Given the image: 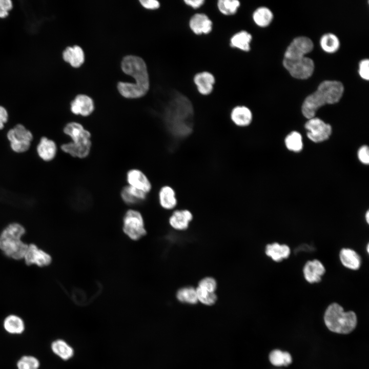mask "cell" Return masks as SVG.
Returning <instances> with one entry per match:
<instances>
[{"mask_svg":"<svg viewBox=\"0 0 369 369\" xmlns=\"http://www.w3.org/2000/svg\"><path fill=\"white\" fill-rule=\"evenodd\" d=\"M240 5V2L237 0H219L217 3L219 11L225 15L234 14Z\"/></svg>","mask_w":369,"mask_h":369,"instance_id":"33","label":"cell"},{"mask_svg":"<svg viewBox=\"0 0 369 369\" xmlns=\"http://www.w3.org/2000/svg\"><path fill=\"white\" fill-rule=\"evenodd\" d=\"M12 7V3L10 0H0V17H6Z\"/></svg>","mask_w":369,"mask_h":369,"instance_id":"39","label":"cell"},{"mask_svg":"<svg viewBox=\"0 0 369 369\" xmlns=\"http://www.w3.org/2000/svg\"><path fill=\"white\" fill-rule=\"evenodd\" d=\"M230 118L235 126L246 127L251 124L253 115L251 110L247 107L237 106L231 110Z\"/></svg>","mask_w":369,"mask_h":369,"instance_id":"17","label":"cell"},{"mask_svg":"<svg viewBox=\"0 0 369 369\" xmlns=\"http://www.w3.org/2000/svg\"><path fill=\"white\" fill-rule=\"evenodd\" d=\"M123 231L131 239L137 240L146 234L141 214L136 210L129 209L123 218Z\"/></svg>","mask_w":369,"mask_h":369,"instance_id":"7","label":"cell"},{"mask_svg":"<svg viewBox=\"0 0 369 369\" xmlns=\"http://www.w3.org/2000/svg\"><path fill=\"white\" fill-rule=\"evenodd\" d=\"M325 272L323 264L317 259L306 262L303 269L305 279L311 283L319 282Z\"/></svg>","mask_w":369,"mask_h":369,"instance_id":"15","label":"cell"},{"mask_svg":"<svg viewBox=\"0 0 369 369\" xmlns=\"http://www.w3.org/2000/svg\"><path fill=\"white\" fill-rule=\"evenodd\" d=\"M158 200L163 209H174L177 203L176 192L174 189L168 185L162 187L158 192Z\"/></svg>","mask_w":369,"mask_h":369,"instance_id":"21","label":"cell"},{"mask_svg":"<svg viewBox=\"0 0 369 369\" xmlns=\"http://www.w3.org/2000/svg\"><path fill=\"white\" fill-rule=\"evenodd\" d=\"M8 119V114L7 110L0 106V130L4 128V124L7 122Z\"/></svg>","mask_w":369,"mask_h":369,"instance_id":"42","label":"cell"},{"mask_svg":"<svg viewBox=\"0 0 369 369\" xmlns=\"http://www.w3.org/2000/svg\"><path fill=\"white\" fill-rule=\"evenodd\" d=\"M358 156L359 159L361 162L367 165L369 162V151L368 147L366 146L361 147L358 151Z\"/></svg>","mask_w":369,"mask_h":369,"instance_id":"40","label":"cell"},{"mask_svg":"<svg viewBox=\"0 0 369 369\" xmlns=\"http://www.w3.org/2000/svg\"><path fill=\"white\" fill-rule=\"evenodd\" d=\"M193 219L192 213L188 210H177L175 211L169 219L170 225L175 230H184L187 229Z\"/></svg>","mask_w":369,"mask_h":369,"instance_id":"19","label":"cell"},{"mask_svg":"<svg viewBox=\"0 0 369 369\" xmlns=\"http://www.w3.org/2000/svg\"><path fill=\"white\" fill-rule=\"evenodd\" d=\"M308 138L315 142L323 141L329 138L332 133L331 126L321 119L313 117L308 119L305 124Z\"/></svg>","mask_w":369,"mask_h":369,"instance_id":"10","label":"cell"},{"mask_svg":"<svg viewBox=\"0 0 369 369\" xmlns=\"http://www.w3.org/2000/svg\"><path fill=\"white\" fill-rule=\"evenodd\" d=\"M198 301L202 303L210 305L213 304L217 300L215 293H210L198 288H196Z\"/></svg>","mask_w":369,"mask_h":369,"instance_id":"35","label":"cell"},{"mask_svg":"<svg viewBox=\"0 0 369 369\" xmlns=\"http://www.w3.org/2000/svg\"><path fill=\"white\" fill-rule=\"evenodd\" d=\"M282 63L290 75L299 79L310 77L315 69L313 60L306 56L292 59L283 58Z\"/></svg>","mask_w":369,"mask_h":369,"instance_id":"8","label":"cell"},{"mask_svg":"<svg viewBox=\"0 0 369 369\" xmlns=\"http://www.w3.org/2000/svg\"><path fill=\"white\" fill-rule=\"evenodd\" d=\"M7 137L12 150L16 153L28 151L33 140L32 133L22 124H17L10 129Z\"/></svg>","mask_w":369,"mask_h":369,"instance_id":"9","label":"cell"},{"mask_svg":"<svg viewBox=\"0 0 369 369\" xmlns=\"http://www.w3.org/2000/svg\"><path fill=\"white\" fill-rule=\"evenodd\" d=\"M314 48L312 40L306 36H298L295 38L287 47L284 58L292 59L306 56Z\"/></svg>","mask_w":369,"mask_h":369,"instance_id":"11","label":"cell"},{"mask_svg":"<svg viewBox=\"0 0 369 369\" xmlns=\"http://www.w3.org/2000/svg\"><path fill=\"white\" fill-rule=\"evenodd\" d=\"M324 320L329 330L341 334L352 332L357 323L356 314L353 311L344 312L337 303L329 305L324 313Z\"/></svg>","mask_w":369,"mask_h":369,"instance_id":"5","label":"cell"},{"mask_svg":"<svg viewBox=\"0 0 369 369\" xmlns=\"http://www.w3.org/2000/svg\"><path fill=\"white\" fill-rule=\"evenodd\" d=\"M38 360L33 356H24L17 362L18 369H38Z\"/></svg>","mask_w":369,"mask_h":369,"instance_id":"36","label":"cell"},{"mask_svg":"<svg viewBox=\"0 0 369 369\" xmlns=\"http://www.w3.org/2000/svg\"><path fill=\"white\" fill-rule=\"evenodd\" d=\"M185 4L191 7L197 9L200 7L204 3L203 0H185Z\"/></svg>","mask_w":369,"mask_h":369,"instance_id":"43","label":"cell"},{"mask_svg":"<svg viewBox=\"0 0 369 369\" xmlns=\"http://www.w3.org/2000/svg\"><path fill=\"white\" fill-rule=\"evenodd\" d=\"M271 363L277 366H288L292 362L291 354L288 352H282L279 350L272 351L269 355Z\"/></svg>","mask_w":369,"mask_h":369,"instance_id":"31","label":"cell"},{"mask_svg":"<svg viewBox=\"0 0 369 369\" xmlns=\"http://www.w3.org/2000/svg\"><path fill=\"white\" fill-rule=\"evenodd\" d=\"M71 111L75 115L83 116L90 115L94 110L93 100L85 94H79L71 103Z\"/></svg>","mask_w":369,"mask_h":369,"instance_id":"14","label":"cell"},{"mask_svg":"<svg viewBox=\"0 0 369 369\" xmlns=\"http://www.w3.org/2000/svg\"><path fill=\"white\" fill-rule=\"evenodd\" d=\"M368 247H369L368 244H367V250H366L367 251V252H368Z\"/></svg>","mask_w":369,"mask_h":369,"instance_id":"45","label":"cell"},{"mask_svg":"<svg viewBox=\"0 0 369 369\" xmlns=\"http://www.w3.org/2000/svg\"><path fill=\"white\" fill-rule=\"evenodd\" d=\"M339 258L343 265L349 269L357 270L361 265V259L354 250L343 248L340 250Z\"/></svg>","mask_w":369,"mask_h":369,"instance_id":"23","label":"cell"},{"mask_svg":"<svg viewBox=\"0 0 369 369\" xmlns=\"http://www.w3.org/2000/svg\"><path fill=\"white\" fill-rule=\"evenodd\" d=\"M24 258L28 265L35 264L39 266H44L49 265L51 262V257L48 254L38 249L33 244L28 245Z\"/></svg>","mask_w":369,"mask_h":369,"instance_id":"13","label":"cell"},{"mask_svg":"<svg viewBox=\"0 0 369 369\" xmlns=\"http://www.w3.org/2000/svg\"><path fill=\"white\" fill-rule=\"evenodd\" d=\"M194 110L189 99L175 92L171 95L163 114V120L170 133L177 138H184L193 131Z\"/></svg>","mask_w":369,"mask_h":369,"instance_id":"1","label":"cell"},{"mask_svg":"<svg viewBox=\"0 0 369 369\" xmlns=\"http://www.w3.org/2000/svg\"><path fill=\"white\" fill-rule=\"evenodd\" d=\"M194 82L198 92L202 95H207L212 92L215 79L212 73L203 71L194 76Z\"/></svg>","mask_w":369,"mask_h":369,"instance_id":"18","label":"cell"},{"mask_svg":"<svg viewBox=\"0 0 369 369\" xmlns=\"http://www.w3.org/2000/svg\"><path fill=\"white\" fill-rule=\"evenodd\" d=\"M122 71L132 76L135 83L119 82L118 89L125 97L135 98L145 95L149 88V75L146 64L140 57L134 55L125 56L121 62Z\"/></svg>","mask_w":369,"mask_h":369,"instance_id":"2","label":"cell"},{"mask_svg":"<svg viewBox=\"0 0 369 369\" xmlns=\"http://www.w3.org/2000/svg\"><path fill=\"white\" fill-rule=\"evenodd\" d=\"M287 148L294 152L300 151L303 147L302 137L300 133L294 131L289 134L285 139Z\"/></svg>","mask_w":369,"mask_h":369,"instance_id":"34","label":"cell"},{"mask_svg":"<svg viewBox=\"0 0 369 369\" xmlns=\"http://www.w3.org/2000/svg\"><path fill=\"white\" fill-rule=\"evenodd\" d=\"M120 196L122 201L127 204L135 205L145 200L147 194L127 185L122 189Z\"/></svg>","mask_w":369,"mask_h":369,"instance_id":"22","label":"cell"},{"mask_svg":"<svg viewBox=\"0 0 369 369\" xmlns=\"http://www.w3.org/2000/svg\"><path fill=\"white\" fill-rule=\"evenodd\" d=\"M197 288L210 293H215L217 289V282L213 278L206 277L199 281Z\"/></svg>","mask_w":369,"mask_h":369,"instance_id":"37","label":"cell"},{"mask_svg":"<svg viewBox=\"0 0 369 369\" xmlns=\"http://www.w3.org/2000/svg\"><path fill=\"white\" fill-rule=\"evenodd\" d=\"M176 297L183 303L195 304L198 301L196 289L191 286L180 289L176 293Z\"/></svg>","mask_w":369,"mask_h":369,"instance_id":"32","label":"cell"},{"mask_svg":"<svg viewBox=\"0 0 369 369\" xmlns=\"http://www.w3.org/2000/svg\"><path fill=\"white\" fill-rule=\"evenodd\" d=\"M365 218H366V222H367V223H368V221H369V220H368V218H369V212H368V211H367L366 212V213Z\"/></svg>","mask_w":369,"mask_h":369,"instance_id":"44","label":"cell"},{"mask_svg":"<svg viewBox=\"0 0 369 369\" xmlns=\"http://www.w3.org/2000/svg\"><path fill=\"white\" fill-rule=\"evenodd\" d=\"M139 2L147 9H156L160 6L159 2L156 0H140Z\"/></svg>","mask_w":369,"mask_h":369,"instance_id":"41","label":"cell"},{"mask_svg":"<svg viewBox=\"0 0 369 369\" xmlns=\"http://www.w3.org/2000/svg\"><path fill=\"white\" fill-rule=\"evenodd\" d=\"M252 17L258 26L264 28L271 23L273 19V14L268 8L260 7L254 11Z\"/></svg>","mask_w":369,"mask_h":369,"instance_id":"27","label":"cell"},{"mask_svg":"<svg viewBox=\"0 0 369 369\" xmlns=\"http://www.w3.org/2000/svg\"><path fill=\"white\" fill-rule=\"evenodd\" d=\"M343 92L344 87L340 81H323L317 90L304 99L301 107L302 114L308 119L314 117L317 111L322 106L338 102Z\"/></svg>","mask_w":369,"mask_h":369,"instance_id":"3","label":"cell"},{"mask_svg":"<svg viewBox=\"0 0 369 369\" xmlns=\"http://www.w3.org/2000/svg\"><path fill=\"white\" fill-rule=\"evenodd\" d=\"M52 351L64 360H67L74 355L73 348L63 340L58 339L53 341L51 344Z\"/></svg>","mask_w":369,"mask_h":369,"instance_id":"29","label":"cell"},{"mask_svg":"<svg viewBox=\"0 0 369 369\" xmlns=\"http://www.w3.org/2000/svg\"><path fill=\"white\" fill-rule=\"evenodd\" d=\"M64 133L71 141L63 144L60 148L63 152L70 156L80 159L87 157L91 147V134L81 124L72 121L67 124L63 129Z\"/></svg>","mask_w":369,"mask_h":369,"instance_id":"4","label":"cell"},{"mask_svg":"<svg viewBox=\"0 0 369 369\" xmlns=\"http://www.w3.org/2000/svg\"><path fill=\"white\" fill-rule=\"evenodd\" d=\"M265 254L276 262H280L289 257L291 250L286 244H280L274 242L266 245L265 250Z\"/></svg>","mask_w":369,"mask_h":369,"instance_id":"24","label":"cell"},{"mask_svg":"<svg viewBox=\"0 0 369 369\" xmlns=\"http://www.w3.org/2000/svg\"><path fill=\"white\" fill-rule=\"evenodd\" d=\"M213 23L209 17L203 13H197L190 19L189 26L196 34H208L212 30Z\"/></svg>","mask_w":369,"mask_h":369,"instance_id":"16","label":"cell"},{"mask_svg":"<svg viewBox=\"0 0 369 369\" xmlns=\"http://www.w3.org/2000/svg\"><path fill=\"white\" fill-rule=\"evenodd\" d=\"M358 73L360 77L364 80L369 79V60L367 58L362 59L359 63Z\"/></svg>","mask_w":369,"mask_h":369,"instance_id":"38","label":"cell"},{"mask_svg":"<svg viewBox=\"0 0 369 369\" xmlns=\"http://www.w3.org/2000/svg\"><path fill=\"white\" fill-rule=\"evenodd\" d=\"M5 329L11 334H20L25 329L24 323L22 319L15 315L8 316L4 320Z\"/></svg>","mask_w":369,"mask_h":369,"instance_id":"30","label":"cell"},{"mask_svg":"<svg viewBox=\"0 0 369 369\" xmlns=\"http://www.w3.org/2000/svg\"><path fill=\"white\" fill-rule=\"evenodd\" d=\"M252 36L246 31H240L234 34L230 39V45L232 47L244 52L250 51V44Z\"/></svg>","mask_w":369,"mask_h":369,"instance_id":"26","label":"cell"},{"mask_svg":"<svg viewBox=\"0 0 369 369\" xmlns=\"http://www.w3.org/2000/svg\"><path fill=\"white\" fill-rule=\"evenodd\" d=\"M320 45L324 52L327 53H334L339 49L340 43L339 38L335 34L327 33L321 37Z\"/></svg>","mask_w":369,"mask_h":369,"instance_id":"28","label":"cell"},{"mask_svg":"<svg viewBox=\"0 0 369 369\" xmlns=\"http://www.w3.org/2000/svg\"><path fill=\"white\" fill-rule=\"evenodd\" d=\"M65 61L69 63L75 68L80 67L84 63L85 55L83 49L78 46L68 47L63 53Z\"/></svg>","mask_w":369,"mask_h":369,"instance_id":"25","label":"cell"},{"mask_svg":"<svg viewBox=\"0 0 369 369\" xmlns=\"http://www.w3.org/2000/svg\"><path fill=\"white\" fill-rule=\"evenodd\" d=\"M57 150L55 142L46 137L40 138L37 147L38 156L46 161H49L54 158L57 153Z\"/></svg>","mask_w":369,"mask_h":369,"instance_id":"20","label":"cell"},{"mask_svg":"<svg viewBox=\"0 0 369 369\" xmlns=\"http://www.w3.org/2000/svg\"><path fill=\"white\" fill-rule=\"evenodd\" d=\"M128 185L148 194L152 190V183L147 176L140 170L131 169L126 174Z\"/></svg>","mask_w":369,"mask_h":369,"instance_id":"12","label":"cell"},{"mask_svg":"<svg viewBox=\"0 0 369 369\" xmlns=\"http://www.w3.org/2000/svg\"><path fill=\"white\" fill-rule=\"evenodd\" d=\"M25 230L19 224L7 226L0 235V249L7 256L15 259L24 258L28 245L21 240Z\"/></svg>","mask_w":369,"mask_h":369,"instance_id":"6","label":"cell"}]
</instances>
